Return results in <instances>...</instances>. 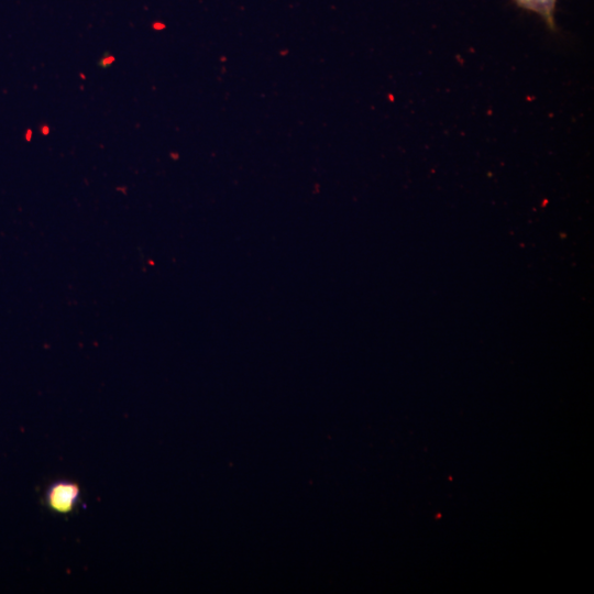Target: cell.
<instances>
[{
	"mask_svg": "<svg viewBox=\"0 0 594 594\" xmlns=\"http://www.w3.org/2000/svg\"><path fill=\"white\" fill-rule=\"evenodd\" d=\"M79 486L69 481L53 483L46 491V503L51 509L66 514L74 509L79 499Z\"/></svg>",
	"mask_w": 594,
	"mask_h": 594,
	"instance_id": "1",
	"label": "cell"
},
{
	"mask_svg": "<svg viewBox=\"0 0 594 594\" xmlns=\"http://www.w3.org/2000/svg\"><path fill=\"white\" fill-rule=\"evenodd\" d=\"M522 9L539 14L550 30L556 29L554 10L557 0H515Z\"/></svg>",
	"mask_w": 594,
	"mask_h": 594,
	"instance_id": "2",
	"label": "cell"
},
{
	"mask_svg": "<svg viewBox=\"0 0 594 594\" xmlns=\"http://www.w3.org/2000/svg\"><path fill=\"white\" fill-rule=\"evenodd\" d=\"M113 61H114V57L112 55L103 57L102 61H101V65L103 67L109 66V65H111L113 63Z\"/></svg>",
	"mask_w": 594,
	"mask_h": 594,
	"instance_id": "3",
	"label": "cell"
},
{
	"mask_svg": "<svg viewBox=\"0 0 594 594\" xmlns=\"http://www.w3.org/2000/svg\"><path fill=\"white\" fill-rule=\"evenodd\" d=\"M42 133L44 135H47L50 133V128L47 125H44L43 129H42Z\"/></svg>",
	"mask_w": 594,
	"mask_h": 594,
	"instance_id": "4",
	"label": "cell"
},
{
	"mask_svg": "<svg viewBox=\"0 0 594 594\" xmlns=\"http://www.w3.org/2000/svg\"><path fill=\"white\" fill-rule=\"evenodd\" d=\"M32 138V131L31 130H28V133H26V140H30Z\"/></svg>",
	"mask_w": 594,
	"mask_h": 594,
	"instance_id": "5",
	"label": "cell"
}]
</instances>
